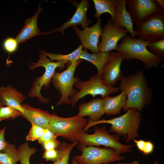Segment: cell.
I'll list each match as a JSON object with an SVG mask.
<instances>
[{"label":"cell","mask_w":164,"mask_h":164,"mask_svg":"<svg viewBox=\"0 0 164 164\" xmlns=\"http://www.w3.org/2000/svg\"><path fill=\"white\" fill-rule=\"evenodd\" d=\"M120 81L119 88L125 92L127 97L124 111L134 108L141 112L146 105L151 103L153 99L152 90L149 85L143 70L123 77Z\"/></svg>","instance_id":"1"},{"label":"cell","mask_w":164,"mask_h":164,"mask_svg":"<svg viewBox=\"0 0 164 164\" xmlns=\"http://www.w3.org/2000/svg\"><path fill=\"white\" fill-rule=\"evenodd\" d=\"M149 43L127 35L121 39L115 50L127 61L135 59L141 61L146 69L156 68L164 57L157 56L150 52L146 48Z\"/></svg>","instance_id":"2"},{"label":"cell","mask_w":164,"mask_h":164,"mask_svg":"<svg viewBox=\"0 0 164 164\" xmlns=\"http://www.w3.org/2000/svg\"><path fill=\"white\" fill-rule=\"evenodd\" d=\"M141 120V112L135 108H130L125 114L111 119H103L93 121L88 119L84 130L88 131L90 127L97 124H109L111 125L109 128L110 132L115 133L119 136L124 135L126 142H128L139 136L138 132Z\"/></svg>","instance_id":"3"},{"label":"cell","mask_w":164,"mask_h":164,"mask_svg":"<svg viewBox=\"0 0 164 164\" xmlns=\"http://www.w3.org/2000/svg\"><path fill=\"white\" fill-rule=\"evenodd\" d=\"M94 126V133L88 134L85 131L83 132L78 140V149L89 146L103 145L114 149L120 154L132 152L133 145L121 143L119 136L117 134H111L105 125L101 128L96 125Z\"/></svg>","instance_id":"4"},{"label":"cell","mask_w":164,"mask_h":164,"mask_svg":"<svg viewBox=\"0 0 164 164\" xmlns=\"http://www.w3.org/2000/svg\"><path fill=\"white\" fill-rule=\"evenodd\" d=\"M87 120L77 114L69 118L59 117L52 114L48 128L57 137L61 136L72 142L78 141L84 131Z\"/></svg>","instance_id":"5"},{"label":"cell","mask_w":164,"mask_h":164,"mask_svg":"<svg viewBox=\"0 0 164 164\" xmlns=\"http://www.w3.org/2000/svg\"><path fill=\"white\" fill-rule=\"evenodd\" d=\"M39 58L36 63L31 64L29 68L32 70L39 67H43L45 71L43 74L35 78L33 82L28 96L29 97H36L41 103L46 104L50 102L47 98L44 97L41 94V90L43 87L48 88L50 86L51 79L55 73L56 69L59 67L60 70L64 68L65 65L60 61L53 62L43 54L41 53Z\"/></svg>","instance_id":"6"},{"label":"cell","mask_w":164,"mask_h":164,"mask_svg":"<svg viewBox=\"0 0 164 164\" xmlns=\"http://www.w3.org/2000/svg\"><path fill=\"white\" fill-rule=\"evenodd\" d=\"M83 61L80 59L73 62L63 72H55L50 82L61 95L56 105L70 104L69 97H72L77 93L78 90L73 88V86L80 80L79 77H74V74L77 67Z\"/></svg>","instance_id":"7"},{"label":"cell","mask_w":164,"mask_h":164,"mask_svg":"<svg viewBox=\"0 0 164 164\" xmlns=\"http://www.w3.org/2000/svg\"><path fill=\"white\" fill-rule=\"evenodd\" d=\"M78 91L73 96L70 98V104L73 107L78 101L87 95L93 97L97 95L101 96V98L120 90L119 87L112 86L101 78L98 73L92 76L86 81L80 80L74 85Z\"/></svg>","instance_id":"8"},{"label":"cell","mask_w":164,"mask_h":164,"mask_svg":"<svg viewBox=\"0 0 164 164\" xmlns=\"http://www.w3.org/2000/svg\"><path fill=\"white\" fill-rule=\"evenodd\" d=\"M78 149L81 152V154L77 155L73 157L79 164H109L125 158L111 147L89 146Z\"/></svg>","instance_id":"9"},{"label":"cell","mask_w":164,"mask_h":164,"mask_svg":"<svg viewBox=\"0 0 164 164\" xmlns=\"http://www.w3.org/2000/svg\"><path fill=\"white\" fill-rule=\"evenodd\" d=\"M135 25L136 36L143 41L151 43L164 39V11Z\"/></svg>","instance_id":"10"},{"label":"cell","mask_w":164,"mask_h":164,"mask_svg":"<svg viewBox=\"0 0 164 164\" xmlns=\"http://www.w3.org/2000/svg\"><path fill=\"white\" fill-rule=\"evenodd\" d=\"M128 11L132 21L142 23L162 10L155 0H126Z\"/></svg>","instance_id":"11"},{"label":"cell","mask_w":164,"mask_h":164,"mask_svg":"<svg viewBox=\"0 0 164 164\" xmlns=\"http://www.w3.org/2000/svg\"><path fill=\"white\" fill-rule=\"evenodd\" d=\"M101 40L98 45V52H111L116 50L118 41L128 35L127 31L124 28L116 26L112 19H108L102 28Z\"/></svg>","instance_id":"12"},{"label":"cell","mask_w":164,"mask_h":164,"mask_svg":"<svg viewBox=\"0 0 164 164\" xmlns=\"http://www.w3.org/2000/svg\"><path fill=\"white\" fill-rule=\"evenodd\" d=\"M102 19L98 18L96 23L92 27H86L82 30L76 26L72 28L80 39L83 47L90 50L93 53L98 52L99 40L102 33Z\"/></svg>","instance_id":"13"},{"label":"cell","mask_w":164,"mask_h":164,"mask_svg":"<svg viewBox=\"0 0 164 164\" xmlns=\"http://www.w3.org/2000/svg\"><path fill=\"white\" fill-rule=\"evenodd\" d=\"M70 2L77 8L72 17L60 27L50 31L43 33V34H47L56 32H60L63 35H65L64 31L69 27H73L80 25L84 28L85 27H87L90 23L92 22V20L87 19V12L90 7L88 0H82L80 2L73 1H70Z\"/></svg>","instance_id":"14"},{"label":"cell","mask_w":164,"mask_h":164,"mask_svg":"<svg viewBox=\"0 0 164 164\" xmlns=\"http://www.w3.org/2000/svg\"><path fill=\"white\" fill-rule=\"evenodd\" d=\"M110 57L103 69L102 78L114 86L123 77L121 66L124 57L117 52H110Z\"/></svg>","instance_id":"15"},{"label":"cell","mask_w":164,"mask_h":164,"mask_svg":"<svg viewBox=\"0 0 164 164\" xmlns=\"http://www.w3.org/2000/svg\"><path fill=\"white\" fill-rule=\"evenodd\" d=\"M26 96L10 84L0 87V104L12 108L23 113L22 104Z\"/></svg>","instance_id":"16"},{"label":"cell","mask_w":164,"mask_h":164,"mask_svg":"<svg viewBox=\"0 0 164 164\" xmlns=\"http://www.w3.org/2000/svg\"><path fill=\"white\" fill-rule=\"evenodd\" d=\"M24 112L21 115L31 124L45 129L48 128L52 114L47 111L34 108L28 104H22Z\"/></svg>","instance_id":"17"},{"label":"cell","mask_w":164,"mask_h":164,"mask_svg":"<svg viewBox=\"0 0 164 164\" xmlns=\"http://www.w3.org/2000/svg\"><path fill=\"white\" fill-rule=\"evenodd\" d=\"M105 114L101 98H94L88 102L79 104L77 114L82 117L88 116V119L90 120L95 121L101 120Z\"/></svg>","instance_id":"18"},{"label":"cell","mask_w":164,"mask_h":164,"mask_svg":"<svg viewBox=\"0 0 164 164\" xmlns=\"http://www.w3.org/2000/svg\"><path fill=\"white\" fill-rule=\"evenodd\" d=\"M42 10L39 5L35 14L25 21L23 27L15 38L19 44L24 43L36 35L42 34L37 24L38 15Z\"/></svg>","instance_id":"19"},{"label":"cell","mask_w":164,"mask_h":164,"mask_svg":"<svg viewBox=\"0 0 164 164\" xmlns=\"http://www.w3.org/2000/svg\"><path fill=\"white\" fill-rule=\"evenodd\" d=\"M126 6V0H118L117 13L113 22L116 26L124 28L130 35L135 37L136 34L133 27L134 22Z\"/></svg>","instance_id":"20"},{"label":"cell","mask_w":164,"mask_h":164,"mask_svg":"<svg viewBox=\"0 0 164 164\" xmlns=\"http://www.w3.org/2000/svg\"><path fill=\"white\" fill-rule=\"evenodd\" d=\"M102 99L105 114L109 116L120 114L121 109L125 107L127 101L126 94L123 91L117 96H108Z\"/></svg>","instance_id":"21"},{"label":"cell","mask_w":164,"mask_h":164,"mask_svg":"<svg viewBox=\"0 0 164 164\" xmlns=\"http://www.w3.org/2000/svg\"><path fill=\"white\" fill-rule=\"evenodd\" d=\"M110 57V52L90 53L85 50H82L80 55V59L89 61L95 66L97 73L101 78L104 67Z\"/></svg>","instance_id":"22"},{"label":"cell","mask_w":164,"mask_h":164,"mask_svg":"<svg viewBox=\"0 0 164 164\" xmlns=\"http://www.w3.org/2000/svg\"><path fill=\"white\" fill-rule=\"evenodd\" d=\"M96 12L93 16L100 18L104 13H108L113 21L115 19L117 9L118 0H93Z\"/></svg>","instance_id":"23"},{"label":"cell","mask_w":164,"mask_h":164,"mask_svg":"<svg viewBox=\"0 0 164 164\" xmlns=\"http://www.w3.org/2000/svg\"><path fill=\"white\" fill-rule=\"evenodd\" d=\"M83 48L81 45L80 44L74 51L66 55L47 53L45 51L41 50H40L39 51L48 57H49L51 60L61 62L64 65L67 64L68 66L72 62L80 59V55L82 50Z\"/></svg>","instance_id":"24"},{"label":"cell","mask_w":164,"mask_h":164,"mask_svg":"<svg viewBox=\"0 0 164 164\" xmlns=\"http://www.w3.org/2000/svg\"><path fill=\"white\" fill-rule=\"evenodd\" d=\"M19 161L17 149L8 142L5 147L0 151V164H16Z\"/></svg>","instance_id":"25"},{"label":"cell","mask_w":164,"mask_h":164,"mask_svg":"<svg viewBox=\"0 0 164 164\" xmlns=\"http://www.w3.org/2000/svg\"><path fill=\"white\" fill-rule=\"evenodd\" d=\"M78 143V141L69 144L65 142L60 143L57 149L59 151L58 157L52 164H70L69 163V160L71 152ZM40 164H45L41 163Z\"/></svg>","instance_id":"26"},{"label":"cell","mask_w":164,"mask_h":164,"mask_svg":"<svg viewBox=\"0 0 164 164\" xmlns=\"http://www.w3.org/2000/svg\"><path fill=\"white\" fill-rule=\"evenodd\" d=\"M21 164H30V157L36 151L34 147H30L29 143L26 142L21 144L17 149Z\"/></svg>","instance_id":"27"},{"label":"cell","mask_w":164,"mask_h":164,"mask_svg":"<svg viewBox=\"0 0 164 164\" xmlns=\"http://www.w3.org/2000/svg\"><path fill=\"white\" fill-rule=\"evenodd\" d=\"M22 114L21 111L0 104V122L9 118L15 119Z\"/></svg>","instance_id":"28"},{"label":"cell","mask_w":164,"mask_h":164,"mask_svg":"<svg viewBox=\"0 0 164 164\" xmlns=\"http://www.w3.org/2000/svg\"><path fill=\"white\" fill-rule=\"evenodd\" d=\"M146 48L154 55L164 57V39L150 43Z\"/></svg>","instance_id":"29"},{"label":"cell","mask_w":164,"mask_h":164,"mask_svg":"<svg viewBox=\"0 0 164 164\" xmlns=\"http://www.w3.org/2000/svg\"><path fill=\"white\" fill-rule=\"evenodd\" d=\"M31 125V127L26 137V140L32 141L38 140L43 135L45 129L33 124Z\"/></svg>","instance_id":"30"},{"label":"cell","mask_w":164,"mask_h":164,"mask_svg":"<svg viewBox=\"0 0 164 164\" xmlns=\"http://www.w3.org/2000/svg\"><path fill=\"white\" fill-rule=\"evenodd\" d=\"M18 44L15 38L8 37L4 41L3 46L5 51L10 54L16 51Z\"/></svg>","instance_id":"31"},{"label":"cell","mask_w":164,"mask_h":164,"mask_svg":"<svg viewBox=\"0 0 164 164\" xmlns=\"http://www.w3.org/2000/svg\"><path fill=\"white\" fill-rule=\"evenodd\" d=\"M59 155V151L57 149H52L45 151L42 156V158L46 161H52L53 162L57 159Z\"/></svg>","instance_id":"32"},{"label":"cell","mask_w":164,"mask_h":164,"mask_svg":"<svg viewBox=\"0 0 164 164\" xmlns=\"http://www.w3.org/2000/svg\"><path fill=\"white\" fill-rule=\"evenodd\" d=\"M57 137L48 128L45 129L42 136L38 140V142L42 145L46 141L57 139Z\"/></svg>","instance_id":"33"},{"label":"cell","mask_w":164,"mask_h":164,"mask_svg":"<svg viewBox=\"0 0 164 164\" xmlns=\"http://www.w3.org/2000/svg\"><path fill=\"white\" fill-rule=\"evenodd\" d=\"M60 141L57 139L46 141L43 143L41 145L43 149L48 150L52 149H57L60 144Z\"/></svg>","instance_id":"34"},{"label":"cell","mask_w":164,"mask_h":164,"mask_svg":"<svg viewBox=\"0 0 164 164\" xmlns=\"http://www.w3.org/2000/svg\"><path fill=\"white\" fill-rule=\"evenodd\" d=\"M154 149V145L151 142L145 141L142 152L145 155H148L152 152Z\"/></svg>","instance_id":"35"},{"label":"cell","mask_w":164,"mask_h":164,"mask_svg":"<svg viewBox=\"0 0 164 164\" xmlns=\"http://www.w3.org/2000/svg\"><path fill=\"white\" fill-rule=\"evenodd\" d=\"M5 126L2 129H0V151L5 147L8 143L5 141Z\"/></svg>","instance_id":"36"},{"label":"cell","mask_w":164,"mask_h":164,"mask_svg":"<svg viewBox=\"0 0 164 164\" xmlns=\"http://www.w3.org/2000/svg\"><path fill=\"white\" fill-rule=\"evenodd\" d=\"M156 2L162 8L164 11V0H155Z\"/></svg>","instance_id":"37"},{"label":"cell","mask_w":164,"mask_h":164,"mask_svg":"<svg viewBox=\"0 0 164 164\" xmlns=\"http://www.w3.org/2000/svg\"><path fill=\"white\" fill-rule=\"evenodd\" d=\"M116 164H141L138 161H134L132 162H130L129 163H118Z\"/></svg>","instance_id":"38"},{"label":"cell","mask_w":164,"mask_h":164,"mask_svg":"<svg viewBox=\"0 0 164 164\" xmlns=\"http://www.w3.org/2000/svg\"><path fill=\"white\" fill-rule=\"evenodd\" d=\"M72 164H79L78 162L74 157L72 160Z\"/></svg>","instance_id":"39"},{"label":"cell","mask_w":164,"mask_h":164,"mask_svg":"<svg viewBox=\"0 0 164 164\" xmlns=\"http://www.w3.org/2000/svg\"><path fill=\"white\" fill-rule=\"evenodd\" d=\"M153 164H158V161L157 160H155Z\"/></svg>","instance_id":"40"}]
</instances>
